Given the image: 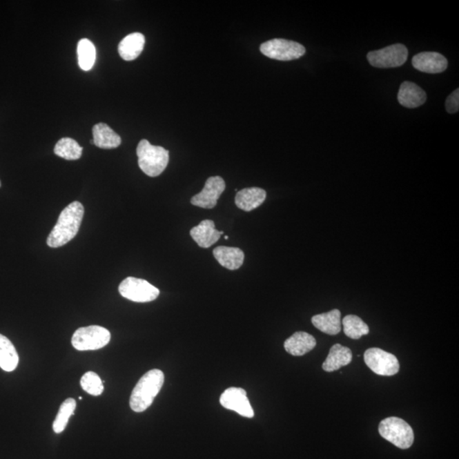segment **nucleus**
I'll use <instances>...</instances> for the list:
<instances>
[{"label":"nucleus","instance_id":"7ed1b4c3","mask_svg":"<svg viewBox=\"0 0 459 459\" xmlns=\"http://www.w3.org/2000/svg\"><path fill=\"white\" fill-rule=\"evenodd\" d=\"M137 153L139 168L150 177H157L167 168L170 153L159 146H153L148 139L139 141Z\"/></svg>","mask_w":459,"mask_h":459},{"label":"nucleus","instance_id":"0eeeda50","mask_svg":"<svg viewBox=\"0 0 459 459\" xmlns=\"http://www.w3.org/2000/svg\"><path fill=\"white\" fill-rule=\"evenodd\" d=\"M119 291L124 298L137 303L150 302L155 300L160 293L159 289L144 279L131 277L121 282Z\"/></svg>","mask_w":459,"mask_h":459},{"label":"nucleus","instance_id":"f03ea898","mask_svg":"<svg viewBox=\"0 0 459 459\" xmlns=\"http://www.w3.org/2000/svg\"><path fill=\"white\" fill-rule=\"evenodd\" d=\"M164 382V374L161 370L153 369L145 373L132 391L131 409L135 413H142L148 409L163 387Z\"/></svg>","mask_w":459,"mask_h":459},{"label":"nucleus","instance_id":"c756f323","mask_svg":"<svg viewBox=\"0 0 459 459\" xmlns=\"http://www.w3.org/2000/svg\"><path fill=\"white\" fill-rule=\"evenodd\" d=\"M0 186H1V182H0Z\"/></svg>","mask_w":459,"mask_h":459},{"label":"nucleus","instance_id":"20e7f679","mask_svg":"<svg viewBox=\"0 0 459 459\" xmlns=\"http://www.w3.org/2000/svg\"><path fill=\"white\" fill-rule=\"evenodd\" d=\"M379 432L384 439L401 449L413 445L414 433L412 427L402 418L391 417L380 422Z\"/></svg>","mask_w":459,"mask_h":459},{"label":"nucleus","instance_id":"423d86ee","mask_svg":"<svg viewBox=\"0 0 459 459\" xmlns=\"http://www.w3.org/2000/svg\"><path fill=\"white\" fill-rule=\"evenodd\" d=\"M260 51L267 57L278 61H293L306 54V48L300 43L284 39H274L260 46Z\"/></svg>","mask_w":459,"mask_h":459},{"label":"nucleus","instance_id":"c85d7f7f","mask_svg":"<svg viewBox=\"0 0 459 459\" xmlns=\"http://www.w3.org/2000/svg\"><path fill=\"white\" fill-rule=\"evenodd\" d=\"M225 240H228V237L226 236V237H225Z\"/></svg>","mask_w":459,"mask_h":459},{"label":"nucleus","instance_id":"f3484780","mask_svg":"<svg viewBox=\"0 0 459 459\" xmlns=\"http://www.w3.org/2000/svg\"><path fill=\"white\" fill-rule=\"evenodd\" d=\"M213 253L223 267L231 271L240 269L244 262V253L238 248L219 246L214 249Z\"/></svg>","mask_w":459,"mask_h":459},{"label":"nucleus","instance_id":"4468645a","mask_svg":"<svg viewBox=\"0 0 459 459\" xmlns=\"http://www.w3.org/2000/svg\"><path fill=\"white\" fill-rule=\"evenodd\" d=\"M427 95L424 90L412 82H404L398 92L399 104L407 108H416L424 104Z\"/></svg>","mask_w":459,"mask_h":459},{"label":"nucleus","instance_id":"cd10ccee","mask_svg":"<svg viewBox=\"0 0 459 459\" xmlns=\"http://www.w3.org/2000/svg\"><path fill=\"white\" fill-rule=\"evenodd\" d=\"M446 109L449 113H456L459 109V90L457 89L447 97Z\"/></svg>","mask_w":459,"mask_h":459},{"label":"nucleus","instance_id":"2eb2a0df","mask_svg":"<svg viewBox=\"0 0 459 459\" xmlns=\"http://www.w3.org/2000/svg\"><path fill=\"white\" fill-rule=\"evenodd\" d=\"M317 341L311 334L306 332H296L286 340L284 348L290 355L301 356L313 350Z\"/></svg>","mask_w":459,"mask_h":459},{"label":"nucleus","instance_id":"dca6fc26","mask_svg":"<svg viewBox=\"0 0 459 459\" xmlns=\"http://www.w3.org/2000/svg\"><path fill=\"white\" fill-rule=\"evenodd\" d=\"M266 198V191L251 187L240 191L235 197V204L244 211H252L262 205Z\"/></svg>","mask_w":459,"mask_h":459},{"label":"nucleus","instance_id":"9d476101","mask_svg":"<svg viewBox=\"0 0 459 459\" xmlns=\"http://www.w3.org/2000/svg\"><path fill=\"white\" fill-rule=\"evenodd\" d=\"M226 189V182L220 176H212L207 179L203 191L192 197L191 203L194 206L203 208H213Z\"/></svg>","mask_w":459,"mask_h":459},{"label":"nucleus","instance_id":"b1692460","mask_svg":"<svg viewBox=\"0 0 459 459\" xmlns=\"http://www.w3.org/2000/svg\"><path fill=\"white\" fill-rule=\"evenodd\" d=\"M342 324L345 335L352 340H359L369 333V328L361 318L355 315H348L343 319Z\"/></svg>","mask_w":459,"mask_h":459},{"label":"nucleus","instance_id":"393cba45","mask_svg":"<svg viewBox=\"0 0 459 459\" xmlns=\"http://www.w3.org/2000/svg\"><path fill=\"white\" fill-rule=\"evenodd\" d=\"M79 65L84 71H90L94 67L97 50L93 43L87 39H81L78 43Z\"/></svg>","mask_w":459,"mask_h":459},{"label":"nucleus","instance_id":"4be33fe9","mask_svg":"<svg viewBox=\"0 0 459 459\" xmlns=\"http://www.w3.org/2000/svg\"><path fill=\"white\" fill-rule=\"evenodd\" d=\"M19 362L16 348L8 338L0 334V367L6 372H12Z\"/></svg>","mask_w":459,"mask_h":459},{"label":"nucleus","instance_id":"6ab92c4d","mask_svg":"<svg viewBox=\"0 0 459 459\" xmlns=\"http://www.w3.org/2000/svg\"><path fill=\"white\" fill-rule=\"evenodd\" d=\"M353 355L351 349L342 346L340 344H334L330 349L328 358L323 362L322 369L326 372H333L339 370L340 367L350 364Z\"/></svg>","mask_w":459,"mask_h":459},{"label":"nucleus","instance_id":"5701e85b","mask_svg":"<svg viewBox=\"0 0 459 459\" xmlns=\"http://www.w3.org/2000/svg\"><path fill=\"white\" fill-rule=\"evenodd\" d=\"M57 156L66 160H78L82 156L83 148L72 138H62L54 148Z\"/></svg>","mask_w":459,"mask_h":459},{"label":"nucleus","instance_id":"39448f33","mask_svg":"<svg viewBox=\"0 0 459 459\" xmlns=\"http://www.w3.org/2000/svg\"><path fill=\"white\" fill-rule=\"evenodd\" d=\"M111 333L101 326H84L76 330L72 338V346L80 351H97L108 344Z\"/></svg>","mask_w":459,"mask_h":459},{"label":"nucleus","instance_id":"f8f14e48","mask_svg":"<svg viewBox=\"0 0 459 459\" xmlns=\"http://www.w3.org/2000/svg\"><path fill=\"white\" fill-rule=\"evenodd\" d=\"M413 66L418 71L426 73H440L447 68V58L437 52H422L413 58Z\"/></svg>","mask_w":459,"mask_h":459},{"label":"nucleus","instance_id":"9b49d317","mask_svg":"<svg viewBox=\"0 0 459 459\" xmlns=\"http://www.w3.org/2000/svg\"><path fill=\"white\" fill-rule=\"evenodd\" d=\"M220 404L226 409L233 410L241 416L251 418L255 413L247 398V392L242 388L231 387L223 393Z\"/></svg>","mask_w":459,"mask_h":459},{"label":"nucleus","instance_id":"bb28decb","mask_svg":"<svg viewBox=\"0 0 459 459\" xmlns=\"http://www.w3.org/2000/svg\"><path fill=\"white\" fill-rule=\"evenodd\" d=\"M80 384L84 391L92 395H101L104 391L101 378L94 372L84 373L80 380Z\"/></svg>","mask_w":459,"mask_h":459},{"label":"nucleus","instance_id":"1a4fd4ad","mask_svg":"<svg viewBox=\"0 0 459 459\" xmlns=\"http://www.w3.org/2000/svg\"><path fill=\"white\" fill-rule=\"evenodd\" d=\"M364 361L367 366L378 375L393 376L400 370L396 356L380 348H370L367 350L364 353Z\"/></svg>","mask_w":459,"mask_h":459},{"label":"nucleus","instance_id":"ddd939ff","mask_svg":"<svg viewBox=\"0 0 459 459\" xmlns=\"http://www.w3.org/2000/svg\"><path fill=\"white\" fill-rule=\"evenodd\" d=\"M190 234L199 247L208 248L219 240L224 231L216 229L213 220L205 219L199 225L193 227Z\"/></svg>","mask_w":459,"mask_h":459},{"label":"nucleus","instance_id":"a878e982","mask_svg":"<svg viewBox=\"0 0 459 459\" xmlns=\"http://www.w3.org/2000/svg\"><path fill=\"white\" fill-rule=\"evenodd\" d=\"M76 406V401L72 398H68L61 404L53 424V429L57 434H60L67 427L69 418L75 413Z\"/></svg>","mask_w":459,"mask_h":459},{"label":"nucleus","instance_id":"412c9836","mask_svg":"<svg viewBox=\"0 0 459 459\" xmlns=\"http://www.w3.org/2000/svg\"><path fill=\"white\" fill-rule=\"evenodd\" d=\"M94 145L99 148L113 149L121 145V137L108 124L100 123L93 127Z\"/></svg>","mask_w":459,"mask_h":459},{"label":"nucleus","instance_id":"aec40b11","mask_svg":"<svg viewBox=\"0 0 459 459\" xmlns=\"http://www.w3.org/2000/svg\"><path fill=\"white\" fill-rule=\"evenodd\" d=\"M311 322L322 333L329 334V335H336L341 331L340 311L334 309L326 313L315 315L311 318Z\"/></svg>","mask_w":459,"mask_h":459},{"label":"nucleus","instance_id":"a211bd4d","mask_svg":"<svg viewBox=\"0 0 459 459\" xmlns=\"http://www.w3.org/2000/svg\"><path fill=\"white\" fill-rule=\"evenodd\" d=\"M145 36L141 32H134L124 38L119 45V53L124 60L134 61L144 49Z\"/></svg>","mask_w":459,"mask_h":459},{"label":"nucleus","instance_id":"f257e3e1","mask_svg":"<svg viewBox=\"0 0 459 459\" xmlns=\"http://www.w3.org/2000/svg\"><path fill=\"white\" fill-rule=\"evenodd\" d=\"M84 214V208L79 202H73L66 207L47 238L48 246L53 248H60L72 240L79 233Z\"/></svg>","mask_w":459,"mask_h":459},{"label":"nucleus","instance_id":"6e6552de","mask_svg":"<svg viewBox=\"0 0 459 459\" xmlns=\"http://www.w3.org/2000/svg\"><path fill=\"white\" fill-rule=\"evenodd\" d=\"M409 51L405 46L396 43L384 49L371 51L367 60L374 68H391L401 67L407 60Z\"/></svg>","mask_w":459,"mask_h":459}]
</instances>
